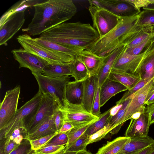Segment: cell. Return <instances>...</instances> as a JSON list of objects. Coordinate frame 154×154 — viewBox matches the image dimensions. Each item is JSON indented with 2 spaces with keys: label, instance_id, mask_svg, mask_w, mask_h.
I'll return each mask as SVG.
<instances>
[{
  "label": "cell",
  "instance_id": "6da1fadb",
  "mask_svg": "<svg viewBox=\"0 0 154 154\" xmlns=\"http://www.w3.org/2000/svg\"><path fill=\"white\" fill-rule=\"evenodd\" d=\"M33 17L27 27L22 29L30 36L42 33L71 19L77 12L72 0H48L37 2L33 6Z\"/></svg>",
  "mask_w": 154,
  "mask_h": 154
},
{
  "label": "cell",
  "instance_id": "7a4b0ae2",
  "mask_svg": "<svg viewBox=\"0 0 154 154\" xmlns=\"http://www.w3.org/2000/svg\"><path fill=\"white\" fill-rule=\"evenodd\" d=\"M39 38L80 52L88 50L100 36L89 23L77 22L62 23L43 32Z\"/></svg>",
  "mask_w": 154,
  "mask_h": 154
},
{
  "label": "cell",
  "instance_id": "3957f363",
  "mask_svg": "<svg viewBox=\"0 0 154 154\" xmlns=\"http://www.w3.org/2000/svg\"><path fill=\"white\" fill-rule=\"evenodd\" d=\"M138 15L121 18L115 28L99 38L88 50L105 57L116 48L125 46L143 27L136 25Z\"/></svg>",
  "mask_w": 154,
  "mask_h": 154
},
{
  "label": "cell",
  "instance_id": "277c9868",
  "mask_svg": "<svg viewBox=\"0 0 154 154\" xmlns=\"http://www.w3.org/2000/svg\"><path fill=\"white\" fill-rule=\"evenodd\" d=\"M43 95L38 91L31 99L17 109L13 118L0 129V140L10 136L16 129H27L38 111Z\"/></svg>",
  "mask_w": 154,
  "mask_h": 154
},
{
  "label": "cell",
  "instance_id": "5b68a950",
  "mask_svg": "<svg viewBox=\"0 0 154 154\" xmlns=\"http://www.w3.org/2000/svg\"><path fill=\"white\" fill-rule=\"evenodd\" d=\"M17 39L27 52L40 57L50 64H60L72 62L75 57L68 54L53 51L39 44L28 34L19 35Z\"/></svg>",
  "mask_w": 154,
  "mask_h": 154
},
{
  "label": "cell",
  "instance_id": "8992f818",
  "mask_svg": "<svg viewBox=\"0 0 154 154\" xmlns=\"http://www.w3.org/2000/svg\"><path fill=\"white\" fill-rule=\"evenodd\" d=\"M32 73L37 82L38 91L43 94H49L55 100L58 106H61L66 97V85L69 82L70 77L69 75L54 78L45 75L40 73Z\"/></svg>",
  "mask_w": 154,
  "mask_h": 154
},
{
  "label": "cell",
  "instance_id": "52a82bcc",
  "mask_svg": "<svg viewBox=\"0 0 154 154\" xmlns=\"http://www.w3.org/2000/svg\"><path fill=\"white\" fill-rule=\"evenodd\" d=\"M58 107L61 112L64 121L69 122L75 127L94 122L99 119V117L87 111L82 104L71 103L66 97L62 105L58 106Z\"/></svg>",
  "mask_w": 154,
  "mask_h": 154
},
{
  "label": "cell",
  "instance_id": "ba28073f",
  "mask_svg": "<svg viewBox=\"0 0 154 154\" xmlns=\"http://www.w3.org/2000/svg\"><path fill=\"white\" fill-rule=\"evenodd\" d=\"M88 10L93 21V27L97 32L100 38L115 28L121 18L101 7L90 6Z\"/></svg>",
  "mask_w": 154,
  "mask_h": 154
},
{
  "label": "cell",
  "instance_id": "9c48e42d",
  "mask_svg": "<svg viewBox=\"0 0 154 154\" xmlns=\"http://www.w3.org/2000/svg\"><path fill=\"white\" fill-rule=\"evenodd\" d=\"M13 6L11 10L13 12L4 23L0 25V45H5L21 28L25 21V11L26 8L19 10Z\"/></svg>",
  "mask_w": 154,
  "mask_h": 154
},
{
  "label": "cell",
  "instance_id": "30bf717a",
  "mask_svg": "<svg viewBox=\"0 0 154 154\" xmlns=\"http://www.w3.org/2000/svg\"><path fill=\"white\" fill-rule=\"evenodd\" d=\"M20 91V85L7 91L0 103V129L12 119L17 110V107Z\"/></svg>",
  "mask_w": 154,
  "mask_h": 154
},
{
  "label": "cell",
  "instance_id": "8fae6325",
  "mask_svg": "<svg viewBox=\"0 0 154 154\" xmlns=\"http://www.w3.org/2000/svg\"><path fill=\"white\" fill-rule=\"evenodd\" d=\"M58 105L49 94H43L38 111L32 121L27 128L28 134L35 131L42 124L53 115Z\"/></svg>",
  "mask_w": 154,
  "mask_h": 154
},
{
  "label": "cell",
  "instance_id": "7c38bea8",
  "mask_svg": "<svg viewBox=\"0 0 154 154\" xmlns=\"http://www.w3.org/2000/svg\"><path fill=\"white\" fill-rule=\"evenodd\" d=\"M154 86L152 79L143 87L132 95L131 101L128 104L125 114L121 120L120 125L122 127L127 121L131 119L134 113L146 109L145 104L146 97L150 91Z\"/></svg>",
  "mask_w": 154,
  "mask_h": 154
},
{
  "label": "cell",
  "instance_id": "4fadbf2b",
  "mask_svg": "<svg viewBox=\"0 0 154 154\" xmlns=\"http://www.w3.org/2000/svg\"><path fill=\"white\" fill-rule=\"evenodd\" d=\"M14 58L19 64V68H27L33 72L42 74L48 63L39 57L27 52L23 48L15 49L11 51Z\"/></svg>",
  "mask_w": 154,
  "mask_h": 154
},
{
  "label": "cell",
  "instance_id": "5bb4252c",
  "mask_svg": "<svg viewBox=\"0 0 154 154\" xmlns=\"http://www.w3.org/2000/svg\"><path fill=\"white\" fill-rule=\"evenodd\" d=\"M100 6L120 18L128 17L138 14L137 9L128 0H99Z\"/></svg>",
  "mask_w": 154,
  "mask_h": 154
},
{
  "label": "cell",
  "instance_id": "9a60e30c",
  "mask_svg": "<svg viewBox=\"0 0 154 154\" xmlns=\"http://www.w3.org/2000/svg\"><path fill=\"white\" fill-rule=\"evenodd\" d=\"M153 45L145 52L136 56L131 55L127 53L124 46L117 57L112 69L136 74L143 58Z\"/></svg>",
  "mask_w": 154,
  "mask_h": 154
},
{
  "label": "cell",
  "instance_id": "2e32d148",
  "mask_svg": "<svg viewBox=\"0 0 154 154\" xmlns=\"http://www.w3.org/2000/svg\"><path fill=\"white\" fill-rule=\"evenodd\" d=\"M150 125L146 111L137 119H131L125 134L127 137L135 138L147 136Z\"/></svg>",
  "mask_w": 154,
  "mask_h": 154
},
{
  "label": "cell",
  "instance_id": "e0dca14e",
  "mask_svg": "<svg viewBox=\"0 0 154 154\" xmlns=\"http://www.w3.org/2000/svg\"><path fill=\"white\" fill-rule=\"evenodd\" d=\"M78 55L86 66L90 75H98L105 57L99 56L87 50L80 51Z\"/></svg>",
  "mask_w": 154,
  "mask_h": 154
},
{
  "label": "cell",
  "instance_id": "ac0fdd59",
  "mask_svg": "<svg viewBox=\"0 0 154 154\" xmlns=\"http://www.w3.org/2000/svg\"><path fill=\"white\" fill-rule=\"evenodd\" d=\"M123 85L108 78L100 87V97L101 107L116 94L128 90Z\"/></svg>",
  "mask_w": 154,
  "mask_h": 154
},
{
  "label": "cell",
  "instance_id": "d6986e66",
  "mask_svg": "<svg viewBox=\"0 0 154 154\" xmlns=\"http://www.w3.org/2000/svg\"><path fill=\"white\" fill-rule=\"evenodd\" d=\"M154 145V139L148 136L130 138L117 154H136L144 149Z\"/></svg>",
  "mask_w": 154,
  "mask_h": 154
},
{
  "label": "cell",
  "instance_id": "ffe728a7",
  "mask_svg": "<svg viewBox=\"0 0 154 154\" xmlns=\"http://www.w3.org/2000/svg\"><path fill=\"white\" fill-rule=\"evenodd\" d=\"M95 91L94 75H89L83 80L82 104L85 109L91 113Z\"/></svg>",
  "mask_w": 154,
  "mask_h": 154
},
{
  "label": "cell",
  "instance_id": "44dd1931",
  "mask_svg": "<svg viewBox=\"0 0 154 154\" xmlns=\"http://www.w3.org/2000/svg\"><path fill=\"white\" fill-rule=\"evenodd\" d=\"M136 74L141 79H152L154 77V43L140 63Z\"/></svg>",
  "mask_w": 154,
  "mask_h": 154
},
{
  "label": "cell",
  "instance_id": "7402d4cb",
  "mask_svg": "<svg viewBox=\"0 0 154 154\" xmlns=\"http://www.w3.org/2000/svg\"><path fill=\"white\" fill-rule=\"evenodd\" d=\"M124 47V46H123L116 48L105 57L103 63L97 75L100 87L109 78L117 57Z\"/></svg>",
  "mask_w": 154,
  "mask_h": 154
},
{
  "label": "cell",
  "instance_id": "603a6c76",
  "mask_svg": "<svg viewBox=\"0 0 154 154\" xmlns=\"http://www.w3.org/2000/svg\"><path fill=\"white\" fill-rule=\"evenodd\" d=\"M109 78L123 85L128 90L132 88L140 79L137 75L112 69Z\"/></svg>",
  "mask_w": 154,
  "mask_h": 154
},
{
  "label": "cell",
  "instance_id": "cb8c5ba5",
  "mask_svg": "<svg viewBox=\"0 0 154 154\" xmlns=\"http://www.w3.org/2000/svg\"><path fill=\"white\" fill-rule=\"evenodd\" d=\"M71 62L60 64H47L43 69L42 74L54 78L70 75L73 73Z\"/></svg>",
  "mask_w": 154,
  "mask_h": 154
},
{
  "label": "cell",
  "instance_id": "d4e9b609",
  "mask_svg": "<svg viewBox=\"0 0 154 154\" xmlns=\"http://www.w3.org/2000/svg\"><path fill=\"white\" fill-rule=\"evenodd\" d=\"M83 80L69 82L66 88L65 95L67 100L74 104H82Z\"/></svg>",
  "mask_w": 154,
  "mask_h": 154
},
{
  "label": "cell",
  "instance_id": "484cf974",
  "mask_svg": "<svg viewBox=\"0 0 154 154\" xmlns=\"http://www.w3.org/2000/svg\"><path fill=\"white\" fill-rule=\"evenodd\" d=\"M130 139V138L125 136L120 137L108 141L95 154H117Z\"/></svg>",
  "mask_w": 154,
  "mask_h": 154
},
{
  "label": "cell",
  "instance_id": "4316f807",
  "mask_svg": "<svg viewBox=\"0 0 154 154\" xmlns=\"http://www.w3.org/2000/svg\"><path fill=\"white\" fill-rule=\"evenodd\" d=\"M57 131L53 116L34 132L28 134L27 139L29 140H34L54 134Z\"/></svg>",
  "mask_w": 154,
  "mask_h": 154
},
{
  "label": "cell",
  "instance_id": "83f0119b",
  "mask_svg": "<svg viewBox=\"0 0 154 154\" xmlns=\"http://www.w3.org/2000/svg\"><path fill=\"white\" fill-rule=\"evenodd\" d=\"M34 40L44 47L54 51L65 53L75 57L79 52L62 45L40 38H34Z\"/></svg>",
  "mask_w": 154,
  "mask_h": 154
},
{
  "label": "cell",
  "instance_id": "f1b7e54d",
  "mask_svg": "<svg viewBox=\"0 0 154 154\" xmlns=\"http://www.w3.org/2000/svg\"><path fill=\"white\" fill-rule=\"evenodd\" d=\"M131 98L132 95L122 103V106L116 114L113 116H111L108 123L111 127V131L109 133L111 135H113L118 133L121 128L120 125V122Z\"/></svg>",
  "mask_w": 154,
  "mask_h": 154
},
{
  "label": "cell",
  "instance_id": "f546056e",
  "mask_svg": "<svg viewBox=\"0 0 154 154\" xmlns=\"http://www.w3.org/2000/svg\"><path fill=\"white\" fill-rule=\"evenodd\" d=\"M73 76L76 81H82L90 75L86 66L77 55L71 62Z\"/></svg>",
  "mask_w": 154,
  "mask_h": 154
},
{
  "label": "cell",
  "instance_id": "4dcf8cb0",
  "mask_svg": "<svg viewBox=\"0 0 154 154\" xmlns=\"http://www.w3.org/2000/svg\"><path fill=\"white\" fill-rule=\"evenodd\" d=\"M110 111V108L101 114L97 121L89 125L85 132L88 137L103 129L108 124L111 117Z\"/></svg>",
  "mask_w": 154,
  "mask_h": 154
},
{
  "label": "cell",
  "instance_id": "1f68e13d",
  "mask_svg": "<svg viewBox=\"0 0 154 154\" xmlns=\"http://www.w3.org/2000/svg\"><path fill=\"white\" fill-rule=\"evenodd\" d=\"M154 26L143 27L124 46L130 47L137 45L152 35Z\"/></svg>",
  "mask_w": 154,
  "mask_h": 154
},
{
  "label": "cell",
  "instance_id": "d6a6232c",
  "mask_svg": "<svg viewBox=\"0 0 154 154\" xmlns=\"http://www.w3.org/2000/svg\"><path fill=\"white\" fill-rule=\"evenodd\" d=\"M154 43L152 35L144 41L134 46L127 48L125 46V51L128 54L133 56L140 54L146 51Z\"/></svg>",
  "mask_w": 154,
  "mask_h": 154
},
{
  "label": "cell",
  "instance_id": "836d02e7",
  "mask_svg": "<svg viewBox=\"0 0 154 154\" xmlns=\"http://www.w3.org/2000/svg\"><path fill=\"white\" fill-rule=\"evenodd\" d=\"M137 26L144 27L154 26V10L145 9L138 15Z\"/></svg>",
  "mask_w": 154,
  "mask_h": 154
},
{
  "label": "cell",
  "instance_id": "e575fe53",
  "mask_svg": "<svg viewBox=\"0 0 154 154\" xmlns=\"http://www.w3.org/2000/svg\"><path fill=\"white\" fill-rule=\"evenodd\" d=\"M89 137L85 133L68 146L66 147L65 151L78 152L86 150Z\"/></svg>",
  "mask_w": 154,
  "mask_h": 154
},
{
  "label": "cell",
  "instance_id": "d590c367",
  "mask_svg": "<svg viewBox=\"0 0 154 154\" xmlns=\"http://www.w3.org/2000/svg\"><path fill=\"white\" fill-rule=\"evenodd\" d=\"M93 123L79 127H75L66 133L68 137V142L67 144L65 146L66 147L70 145L84 133L89 125Z\"/></svg>",
  "mask_w": 154,
  "mask_h": 154
},
{
  "label": "cell",
  "instance_id": "8d00e7d4",
  "mask_svg": "<svg viewBox=\"0 0 154 154\" xmlns=\"http://www.w3.org/2000/svg\"><path fill=\"white\" fill-rule=\"evenodd\" d=\"M0 154H9L20 144L10 137L0 140Z\"/></svg>",
  "mask_w": 154,
  "mask_h": 154
},
{
  "label": "cell",
  "instance_id": "74e56055",
  "mask_svg": "<svg viewBox=\"0 0 154 154\" xmlns=\"http://www.w3.org/2000/svg\"><path fill=\"white\" fill-rule=\"evenodd\" d=\"M95 82V91L94 103L91 113L94 115L99 117L101 115V107L100 97V87L97 75H94Z\"/></svg>",
  "mask_w": 154,
  "mask_h": 154
},
{
  "label": "cell",
  "instance_id": "f35d334b",
  "mask_svg": "<svg viewBox=\"0 0 154 154\" xmlns=\"http://www.w3.org/2000/svg\"><path fill=\"white\" fill-rule=\"evenodd\" d=\"M152 79H140L139 81L135 86L131 89L128 90L124 94L121 98L116 102V104H120L123 103L129 97L143 87Z\"/></svg>",
  "mask_w": 154,
  "mask_h": 154
},
{
  "label": "cell",
  "instance_id": "ab89813d",
  "mask_svg": "<svg viewBox=\"0 0 154 154\" xmlns=\"http://www.w3.org/2000/svg\"><path fill=\"white\" fill-rule=\"evenodd\" d=\"M111 131V126L108 124L103 129L89 137L87 142L88 145L98 141L105 138Z\"/></svg>",
  "mask_w": 154,
  "mask_h": 154
},
{
  "label": "cell",
  "instance_id": "60d3db41",
  "mask_svg": "<svg viewBox=\"0 0 154 154\" xmlns=\"http://www.w3.org/2000/svg\"><path fill=\"white\" fill-rule=\"evenodd\" d=\"M58 133L57 131L54 134L29 140L32 149L36 151L45 146Z\"/></svg>",
  "mask_w": 154,
  "mask_h": 154
},
{
  "label": "cell",
  "instance_id": "b9f144b4",
  "mask_svg": "<svg viewBox=\"0 0 154 154\" xmlns=\"http://www.w3.org/2000/svg\"><path fill=\"white\" fill-rule=\"evenodd\" d=\"M32 149L29 140L26 138L9 154H28Z\"/></svg>",
  "mask_w": 154,
  "mask_h": 154
},
{
  "label": "cell",
  "instance_id": "7bdbcfd3",
  "mask_svg": "<svg viewBox=\"0 0 154 154\" xmlns=\"http://www.w3.org/2000/svg\"><path fill=\"white\" fill-rule=\"evenodd\" d=\"M68 142V137L66 133L58 132L45 146L66 145Z\"/></svg>",
  "mask_w": 154,
  "mask_h": 154
},
{
  "label": "cell",
  "instance_id": "ee69618b",
  "mask_svg": "<svg viewBox=\"0 0 154 154\" xmlns=\"http://www.w3.org/2000/svg\"><path fill=\"white\" fill-rule=\"evenodd\" d=\"M66 145H48L44 146L36 150L45 154H51L57 152L66 148Z\"/></svg>",
  "mask_w": 154,
  "mask_h": 154
},
{
  "label": "cell",
  "instance_id": "f6af8a7d",
  "mask_svg": "<svg viewBox=\"0 0 154 154\" xmlns=\"http://www.w3.org/2000/svg\"><path fill=\"white\" fill-rule=\"evenodd\" d=\"M53 116L57 131L61 128L64 122L62 114L58 106L56 108Z\"/></svg>",
  "mask_w": 154,
  "mask_h": 154
},
{
  "label": "cell",
  "instance_id": "bcb514c9",
  "mask_svg": "<svg viewBox=\"0 0 154 154\" xmlns=\"http://www.w3.org/2000/svg\"><path fill=\"white\" fill-rule=\"evenodd\" d=\"M132 3L137 9L140 10L147 6L149 5L154 2V0H128Z\"/></svg>",
  "mask_w": 154,
  "mask_h": 154
},
{
  "label": "cell",
  "instance_id": "7dc6e473",
  "mask_svg": "<svg viewBox=\"0 0 154 154\" xmlns=\"http://www.w3.org/2000/svg\"><path fill=\"white\" fill-rule=\"evenodd\" d=\"M146 112L148 116L150 125L154 124V103L147 105Z\"/></svg>",
  "mask_w": 154,
  "mask_h": 154
},
{
  "label": "cell",
  "instance_id": "c3c4849f",
  "mask_svg": "<svg viewBox=\"0 0 154 154\" xmlns=\"http://www.w3.org/2000/svg\"><path fill=\"white\" fill-rule=\"evenodd\" d=\"M73 125L69 122L64 121L60 129L57 132L60 133H66L74 128Z\"/></svg>",
  "mask_w": 154,
  "mask_h": 154
},
{
  "label": "cell",
  "instance_id": "681fc988",
  "mask_svg": "<svg viewBox=\"0 0 154 154\" xmlns=\"http://www.w3.org/2000/svg\"><path fill=\"white\" fill-rule=\"evenodd\" d=\"M123 103L120 104H116L114 106L110 108V114L111 116H115L119 111L120 109L122 107Z\"/></svg>",
  "mask_w": 154,
  "mask_h": 154
},
{
  "label": "cell",
  "instance_id": "f907efd6",
  "mask_svg": "<svg viewBox=\"0 0 154 154\" xmlns=\"http://www.w3.org/2000/svg\"><path fill=\"white\" fill-rule=\"evenodd\" d=\"M154 145L147 147L136 154H149L153 149Z\"/></svg>",
  "mask_w": 154,
  "mask_h": 154
},
{
  "label": "cell",
  "instance_id": "816d5d0a",
  "mask_svg": "<svg viewBox=\"0 0 154 154\" xmlns=\"http://www.w3.org/2000/svg\"><path fill=\"white\" fill-rule=\"evenodd\" d=\"M65 148L54 153L51 154H63L65 151ZM28 154H45L42 152H38L37 151L32 149Z\"/></svg>",
  "mask_w": 154,
  "mask_h": 154
},
{
  "label": "cell",
  "instance_id": "f5cc1de1",
  "mask_svg": "<svg viewBox=\"0 0 154 154\" xmlns=\"http://www.w3.org/2000/svg\"><path fill=\"white\" fill-rule=\"evenodd\" d=\"M143 10L145 9H150L154 10V2L153 3L149 5L146 7L143 8Z\"/></svg>",
  "mask_w": 154,
  "mask_h": 154
},
{
  "label": "cell",
  "instance_id": "db71d44e",
  "mask_svg": "<svg viewBox=\"0 0 154 154\" xmlns=\"http://www.w3.org/2000/svg\"><path fill=\"white\" fill-rule=\"evenodd\" d=\"M77 154H93L88 151L86 150L80 151L77 153Z\"/></svg>",
  "mask_w": 154,
  "mask_h": 154
},
{
  "label": "cell",
  "instance_id": "11a10c76",
  "mask_svg": "<svg viewBox=\"0 0 154 154\" xmlns=\"http://www.w3.org/2000/svg\"><path fill=\"white\" fill-rule=\"evenodd\" d=\"M63 154H77V153L72 151H65Z\"/></svg>",
  "mask_w": 154,
  "mask_h": 154
},
{
  "label": "cell",
  "instance_id": "9f6ffc18",
  "mask_svg": "<svg viewBox=\"0 0 154 154\" xmlns=\"http://www.w3.org/2000/svg\"><path fill=\"white\" fill-rule=\"evenodd\" d=\"M149 154H154V146L153 148Z\"/></svg>",
  "mask_w": 154,
  "mask_h": 154
},
{
  "label": "cell",
  "instance_id": "6f0895ef",
  "mask_svg": "<svg viewBox=\"0 0 154 154\" xmlns=\"http://www.w3.org/2000/svg\"><path fill=\"white\" fill-rule=\"evenodd\" d=\"M152 36H153V38H154V31L153 33L152 34Z\"/></svg>",
  "mask_w": 154,
  "mask_h": 154
},
{
  "label": "cell",
  "instance_id": "680465c9",
  "mask_svg": "<svg viewBox=\"0 0 154 154\" xmlns=\"http://www.w3.org/2000/svg\"><path fill=\"white\" fill-rule=\"evenodd\" d=\"M153 82H154V77L153 78Z\"/></svg>",
  "mask_w": 154,
  "mask_h": 154
}]
</instances>
